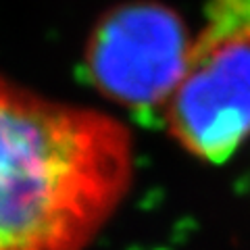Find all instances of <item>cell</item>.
Segmentation results:
<instances>
[{"label": "cell", "instance_id": "6da1fadb", "mask_svg": "<svg viewBox=\"0 0 250 250\" xmlns=\"http://www.w3.org/2000/svg\"><path fill=\"white\" fill-rule=\"evenodd\" d=\"M131 182L127 125L0 75V250H85Z\"/></svg>", "mask_w": 250, "mask_h": 250}, {"label": "cell", "instance_id": "7a4b0ae2", "mask_svg": "<svg viewBox=\"0 0 250 250\" xmlns=\"http://www.w3.org/2000/svg\"><path fill=\"white\" fill-rule=\"evenodd\" d=\"M194 38L179 15L156 0L106 11L90 31L83 65L104 98L129 111H163L184 77Z\"/></svg>", "mask_w": 250, "mask_h": 250}, {"label": "cell", "instance_id": "3957f363", "mask_svg": "<svg viewBox=\"0 0 250 250\" xmlns=\"http://www.w3.org/2000/svg\"><path fill=\"white\" fill-rule=\"evenodd\" d=\"M167 134L194 159L221 165L250 136V34L192 46L163 106Z\"/></svg>", "mask_w": 250, "mask_h": 250}, {"label": "cell", "instance_id": "277c9868", "mask_svg": "<svg viewBox=\"0 0 250 250\" xmlns=\"http://www.w3.org/2000/svg\"><path fill=\"white\" fill-rule=\"evenodd\" d=\"M250 34V0H208L207 23L194 38L196 44H208L233 36Z\"/></svg>", "mask_w": 250, "mask_h": 250}]
</instances>
